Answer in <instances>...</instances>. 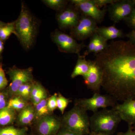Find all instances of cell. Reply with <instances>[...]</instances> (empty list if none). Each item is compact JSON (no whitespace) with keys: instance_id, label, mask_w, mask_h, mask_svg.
Masks as SVG:
<instances>
[{"instance_id":"cell-33","label":"cell","mask_w":135,"mask_h":135,"mask_svg":"<svg viewBox=\"0 0 135 135\" xmlns=\"http://www.w3.org/2000/svg\"><path fill=\"white\" fill-rule=\"evenodd\" d=\"M56 135H82L65 129L61 128Z\"/></svg>"},{"instance_id":"cell-7","label":"cell","mask_w":135,"mask_h":135,"mask_svg":"<svg viewBox=\"0 0 135 135\" xmlns=\"http://www.w3.org/2000/svg\"><path fill=\"white\" fill-rule=\"evenodd\" d=\"M98 27L97 23L94 19L81 15L77 25L70 29V35L76 40L83 41L96 33Z\"/></svg>"},{"instance_id":"cell-35","label":"cell","mask_w":135,"mask_h":135,"mask_svg":"<svg viewBox=\"0 0 135 135\" xmlns=\"http://www.w3.org/2000/svg\"><path fill=\"white\" fill-rule=\"evenodd\" d=\"M128 126V130L125 133H119L118 135H135V130L133 129V126Z\"/></svg>"},{"instance_id":"cell-28","label":"cell","mask_w":135,"mask_h":135,"mask_svg":"<svg viewBox=\"0 0 135 135\" xmlns=\"http://www.w3.org/2000/svg\"><path fill=\"white\" fill-rule=\"evenodd\" d=\"M57 94L56 93L50 97L48 98L47 105L49 110L51 113H52L57 108Z\"/></svg>"},{"instance_id":"cell-1","label":"cell","mask_w":135,"mask_h":135,"mask_svg":"<svg viewBox=\"0 0 135 135\" xmlns=\"http://www.w3.org/2000/svg\"><path fill=\"white\" fill-rule=\"evenodd\" d=\"M95 62L102 74L101 87L116 101L135 99V44L130 41H113Z\"/></svg>"},{"instance_id":"cell-6","label":"cell","mask_w":135,"mask_h":135,"mask_svg":"<svg viewBox=\"0 0 135 135\" xmlns=\"http://www.w3.org/2000/svg\"><path fill=\"white\" fill-rule=\"evenodd\" d=\"M52 41L58 47L61 52L80 55V51L86 47L84 42L79 43L70 35L56 29L51 34Z\"/></svg>"},{"instance_id":"cell-39","label":"cell","mask_w":135,"mask_h":135,"mask_svg":"<svg viewBox=\"0 0 135 135\" xmlns=\"http://www.w3.org/2000/svg\"><path fill=\"white\" fill-rule=\"evenodd\" d=\"M133 2H134V4L135 5V0H133Z\"/></svg>"},{"instance_id":"cell-11","label":"cell","mask_w":135,"mask_h":135,"mask_svg":"<svg viewBox=\"0 0 135 135\" xmlns=\"http://www.w3.org/2000/svg\"><path fill=\"white\" fill-rule=\"evenodd\" d=\"M80 11L81 15L90 17L98 23H101L106 15L107 9L97 7L93 0H71L70 1Z\"/></svg>"},{"instance_id":"cell-24","label":"cell","mask_w":135,"mask_h":135,"mask_svg":"<svg viewBox=\"0 0 135 135\" xmlns=\"http://www.w3.org/2000/svg\"><path fill=\"white\" fill-rule=\"evenodd\" d=\"M12 33L16 35L15 22L7 23L5 25L0 28V39L3 41L7 40Z\"/></svg>"},{"instance_id":"cell-36","label":"cell","mask_w":135,"mask_h":135,"mask_svg":"<svg viewBox=\"0 0 135 135\" xmlns=\"http://www.w3.org/2000/svg\"><path fill=\"white\" fill-rule=\"evenodd\" d=\"M4 49V43L3 41L0 39V56L2 54Z\"/></svg>"},{"instance_id":"cell-29","label":"cell","mask_w":135,"mask_h":135,"mask_svg":"<svg viewBox=\"0 0 135 135\" xmlns=\"http://www.w3.org/2000/svg\"><path fill=\"white\" fill-rule=\"evenodd\" d=\"M8 81L5 75L2 64H0V89L4 88L8 85Z\"/></svg>"},{"instance_id":"cell-17","label":"cell","mask_w":135,"mask_h":135,"mask_svg":"<svg viewBox=\"0 0 135 135\" xmlns=\"http://www.w3.org/2000/svg\"><path fill=\"white\" fill-rule=\"evenodd\" d=\"M48 98L47 90L38 81H34L30 101L33 106Z\"/></svg>"},{"instance_id":"cell-20","label":"cell","mask_w":135,"mask_h":135,"mask_svg":"<svg viewBox=\"0 0 135 135\" xmlns=\"http://www.w3.org/2000/svg\"><path fill=\"white\" fill-rule=\"evenodd\" d=\"M16 111L6 107L0 110V125L7 126L13 123L16 119Z\"/></svg>"},{"instance_id":"cell-16","label":"cell","mask_w":135,"mask_h":135,"mask_svg":"<svg viewBox=\"0 0 135 135\" xmlns=\"http://www.w3.org/2000/svg\"><path fill=\"white\" fill-rule=\"evenodd\" d=\"M17 122L22 126H29L35 120L34 106L32 104L28 105L19 112L17 117Z\"/></svg>"},{"instance_id":"cell-23","label":"cell","mask_w":135,"mask_h":135,"mask_svg":"<svg viewBox=\"0 0 135 135\" xmlns=\"http://www.w3.org/2000/svg\"><path fill=\"white\" fill-rule=\"evenodd\" d=\"M42 2L47 7L58 12L64 9L69 2V1L65 0H44Z\"/></svg>"},{"instance_id":"cell-4","label":"cell","mask_w":135,"mask_h":135,"mask_svg":"<svg viewBox=\"0 0 135 135\" xmlns=\"http://www.w3.org/2000/svg\"><path fill=\"white\" fill-rule=\"evenodd\" d=\"M61 119V128L82 135L90 134L89 117L87 111L74 104L73 107L66 113Z\"/></svg>"},{"instance_id":"cell-32","label":"cell","mask_w":135,"mask_h":135,"mask_svg":"<svg viewBox=\"0 0 135 135\" xmlns=\"http://www.w3.org/2000/svg\"><path fill=\"white\" fill-rule=\"evenodd\" d=\"M8 103L6 95L3 93H0V110L7 107Z\"/></svg>"},{"instance_id":"cell-27","label":"cell","mask_w":135,"mask_h":135,"mask_svg":"<svg viewBox=\"0 0 135 135\" xmlns=\"http://www.w3.org/2000/svg\"><path fill=\"white\" fill-rule=\"evenodd\" d=\"M71 100L69 98H66L60 93L57 94V108L60 111L62 114H64L65 110Z\"/></svg>"},{"instance_id":"cell-18","label":"cell","mask_w":135,"mask_h":135,"mask_svg":"<svg viewBox=\"0 0 135 135\" xmlns=\"http://www.w3.org/2000/svg\"><path fill=\"white\" fill-rule=\"evenodd\" d=\"M86 56L87 55L84 53L82 55H78L77 63L71 74V77L72 79L80 75L83 76L88 71L89 63L88 60L86 59Z\"/></svg>"},{"instance_id":"cell-5","label":"cell","mask_w":135,"mask_h":135,"mask_svg":"<svg viewBox=\"0 0 135 135\" xmlns=\"http://www.w3.org/2000/svg\"><path fill=\"white\" fill-rule=\"evenodd\" d=\"M117 101L108 94L102 95L100 93H94L90 98H80L75 101L74 104L81 107L85 111H91L95 113L99 109H106L116 105Z\"/></svg>"},{"instance_id":"cell-10","label":"cell","mask_w":135,"mask_h":135,"mask_svg":"<svg viewBox=\"0 0 135 135\" xmlns=\"http://www.w3.org/2000/svg\"><path fill=\"white\" fill-rule=\"evenodd\" d=\"M135 8L133 0H117L109 5L108 9L109 17L114 23H117L125 20Z\"/></svg>"},{"instance_id":"cell-37","label":"cell","mask_w":135,"mask_h":135,"mask_svg":"<svg viewBox=\"0 0 135 135\" xmlns=\"http://www.w3.org/2000/svg\"><path fill=\"white\" fill-rule=\"evenodd\" d=\"M90 135H108L103 133H90Z\"/></svg>"},{"instance_id":"cell-12","label":"cell","mask_w":135,"mask_h":135,"mask_svg":"<svg viewBox=\"0 0 135 135\" xmlns=\"http://www.w3.org/2000/svg\"><path fill=\"white\" fill-rule=\"evenodd\" d=\"M89 70L82 76L84 84L87 88L95 93H99L102 82V74L101 69L95 60H89Z\"/></svg>"},{"instance_id":"cell-21","label":"cell","mask_w":135,"mask_h":135,"mask_svg":"<svg viewBox=\"0 0 135 135\" xmlns=\"http://www.w3.org/2000/svg\"><path fill=\"white\" fill-rule=\"evenodd\" d=\"M29 104V102L19 97L15 96L8 101V108L13 109L15 111L20 112Z\"/></svg>"},{"instance_id":"cell-22","label":"cell","mask_w":135,"mask_h":135,"mask_svg":"<svg viewBox=\"0 0 135 135\" xmlns=\"http://www.w3.org/2000/svg\"><path fill=\"white\" fill-rule=\"evenodd\" d=\"M34 81L22 84L18 90L15 96L19 97L27 102L30 101Z\"/></svg>"},{"instance_id":"cell-8","label":"cell","mask_w":135,"mask_h":135,"mask_svg":"<svg viewBox=\"0 0 135 135\" xmlns=\"http://www.w3.org/2000/svg\"><path fill=\"white\" fill-rule=\"evenodd\" d=\"M81 14L79 9L71 3L56 15V19L60 29L62 30L73 29L79 22Z\"/></svg>"},{"instance_id":"cell-3","label":"cell","mask_w":135,"mask_h":135,"mask_svg":"<svg viewBox=\"0 0 135 135\" xmlns=\"http://www.w3.org/2000/svg\"><path fill=\"white\" fill-rule=\"evenodd\" d=\"M122 120L118 112L113 107L98 111L89 117L90 133L113 134Z\"/></svg>"},{"instance_id":"cell-25","label":"cell","mask_w":135,"mask_h":135,"mask_svg":"<svg viewBox=\"0 0 135 135\" xmlns=\"http://www.w3.org/2000/svg\"><path fill=\"white\" fill-rule=\"evenodd\" d=\"M27 128H17L13 127H9L0 129V135H26L27 132Z\"/></svg>"},{"instance_id":"cell-13","label":"cell","mask_w":135,"mask_h":135,"mask_svg":"<svg viewBox=\"0 0 135 135\" xmlns=\"http://www.w3.org/2000/svg\"><path fill=\"white\" fill-rule=\"evenodd\" d=\"M36 123L39 135H56L62 126L61 118L52 115L44 117Z\"/></svg>"},{"instance_id":"cell-34","label":"cell","mask_w":135,"mask_h":135,"mask_svg":"<svg viewBox=\"0 0 135 135\" xmlns=\"http://www.w3.org/2000/svg\"><path fill=\"white\" fill-rule=\"evenodd\" d=\"M126 37L129 39V40L135 44V29H132L131 31L126 34Z\"/></svg>"},{"instance_id":"cell-19","label":"cell","mask_w":135,"mask_h":135,"mask_svg":"<svg viewBox=\"0 0 135 135\" xmlns=\"http://www.w3.org/2000/svg\"><path fill=\"white\" fill-rule=\"evenodd\" d=\"M47 99H44L34 106L35 120L36 122L44 117L51 115L47 105Z\"/></svg>"},{"instance_id":"cell-38","label":"cell","mask_w":135,"mask_h":135,"mask_svg":"<svg viewBox=\"0 0 135 135\" xmlns=\"http://www.w3.org/2000/svg\"><path fill=\"white\" fill-rule=\"evenodd\" d=\"M6 24H7V23H4V22L0 21V28L2 27V26H4Z\"/></svg>"},{"instance_id":"cell-31","label":"cell","mask_w":135,"mask_h":135,"mask_svg":"<svg viewBox=\"0 0 135 135\" xmlns=\"http://www.w3.org/2000/svg\"><path fill=\"white\" fill-rule=\"evenodd\" d=\"M93 1L97 7L100 8L108 4H112L116 2L117 0H93Z\"/></svg>"},{"instance_id":"cell-30","label":"cell","mask_w":135,"mask_h":135,"mask_svg":"<svg viewBox=\"0 0 135 135\" xmlns=\"http://www.w3.org/2000/svg\"><path fill=\"white\" fill-rule=\"evenodd\" d=\"M124 21L129 27L132 29H135V8L131 14Z\"/></svg>"},{"instance_id":"cell-40","label":"cell","mask_w":135,"mask_h":135,"mask_svg":"<svg viewBox=\"0 0 135 135\" xmlns=\"http://www.w3.org/2000/svg\"><path fill=\"white\" fill-rule=\"evenodd\" d=\"M133 129H134L135 130V126H133Z\"/></svg>"},{"instance_id":"cell-9","label":"cell","mask_w":135,"mask_h":135,"mask_svg":"<svg viewBox=\"0 0 135 135\" xmlns=\"http://www.w3.org/2000/svg\"><path fill=\"white\" fill-rule=\"evenodd\" d=\"M8 74L11 81L9 87V91L13 97L15 96L22 84L34 81L33 69L31 67L21 69L14 66L9 69Z\"/></svg>"},{"instance_id":"cell-15","label":"cell","mask_w":135,"mask_h":135,"mask_svg":"<svg viewBox=\"0 0 135 135\" xmlns=\"http://www.w3.org/2000/svg\"><path fill=\"white\" fill-rule=\"evenodd\" d=\"M97 33L107 41L109 40L124 38L126 35L122 30L114 26L98 27Z\"/></svg>"},{"instance_id":"cell-26","label":"cell","mask_w":135,"mask_h":135,"mask_svg":"<svg viewBox=\"0 0 135 135\" xmlns=\"http://www.w3.org/2000/svg\"><path fill=\"white\" fill-rule=\"evenodd\" d=\"M108 44L107 41L97 33L95 47L94 51L95 55L104 50L107 48Z\"/></svg>"},{"instance_id":"cell-2","label":"cell","mask_w":135,"mask_h":135,"mask_svg":"<svg viewBox=\"0 0 135 135\" xmlns=\"http://www.w3.org/2000/svg\"><path fill=\"white\" fill-rule=\"evenodd\" d=\"M15 23L16 36L24 48L29 49L35 41L38 32V23L23 2H22L19 17Z\"/></svg>"},{"instance_id":"cell-14","label":"cell","mask_w":135,"mask_h":135,"mask_svg":"<svg viewBox=\"0 0 135 135\" xmlns=\"http://www.w3.org/2000/svg\"><path fill=\"white\" fill-rule=\"evenodd\" d=\"M114 108L118 112L122 120L128 126H135V99H129L116 104Z\"/></svg>"}]
</instances>
